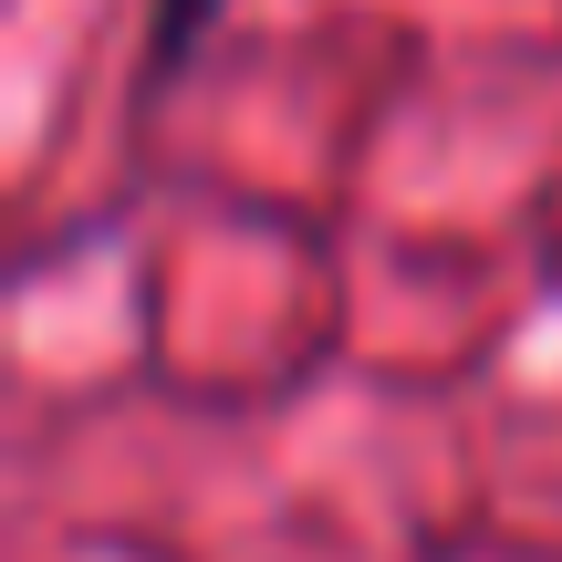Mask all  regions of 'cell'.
Wrapping results in <instances>:
<instances>
[{
    "instance_id": "6da1fadb",
    "label": "cell",
    "mask_w": 562,
    "mask_h": 562,
    "mask_svg": "<svg viewBox=\"0 0 562 562\" xmlns=\"http://www.w3.org/2000/svg\"><path fill=\"white\" fill-rule=\"evenodd\" d=\"M220 11L229 0H157V11H146V83H178L188 63H199V42L220 32Z\"/></svg>"
}]
</instances>
